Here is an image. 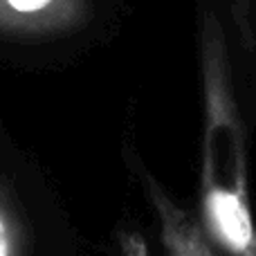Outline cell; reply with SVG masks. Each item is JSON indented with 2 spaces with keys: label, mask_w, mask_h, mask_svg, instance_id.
<instances>
[{
  "label": "cell",
  "mask_w": 256,
  "mask_h": 256,
  "mask_svg": "<svg viewBox=\"0 0 256 256\" xmlns=\"http://www.w3.org/2000/svg\"><path fill=\"white\" fill-rule=\"evenodd\" d=\"M207 212L216 227L218 236L234 252L252 256L254 252V227L245 202L236 194L212 191L207 196Z\"/></svg>",
  "instance_id": "obj_1"
},
{
  "label": "cell",
  "mask_w": 256,
  "mask_h": 256,
  "mask_svg": "<svg viewBox=\"0 0 256 256\" xmlns=\"http://www.w3.org/2000/svg\"><path fill=\"white\" fill-rule=\"evenodd\" d=\"M58 0H0V32L32 30L54 12Z\"/></svg>",
  "instance_id": "obj_2"
},
{
  "label": "cell",
  "mask_w": 256,
  "mask_h": 256,
  "mask_svg": "<svg viewBox=\"0 0 256 256\" xmlns=\"http://www.w3.org/2000/svg\"><path fill=\"white\" fill-rule=\"evenodd\" d=\"M0 256H18L16 227L2 202H0Z\"/></svg>",
  "instance_id": "obj_3"
}]
</instances>
